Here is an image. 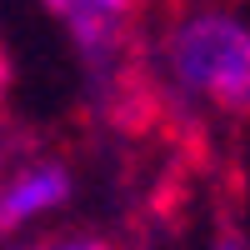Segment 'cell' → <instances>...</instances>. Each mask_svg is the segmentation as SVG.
Here are the masks:
<instances>
[{
  "label": "cell",
  "mask_w": 250,
  "mask_h": 250,
  "mask_svg": "<svg viewBox=\"0 0 250 250\" xmlns=\"http://www.w3.org/2000/svg\"><path fill=\"white\" fill-rule=\"evenodd\" d=\"M160 75L185 105L210 115H250V20L230 5L195 0L180 5L160 30Z\"/></svg>",
  "instance_id": "1"
},
{
  "label": "cell",
  "mask_w": 250,
  "mask_h": 250,
  "mask_svg": "<svg viewBox=\"0 0 250 250\" xmlns=\"http://www.w3.org/2000/svg\"><path fill=\"white\" fill-rule=\"evenodd\" d=\"M75 200V170L55 155L20 160L0 175V240L25 235L30 225L60 215Z\"/></svg>",
  "instance_id": "2"
},
{
  "label": "cell",
  "mask_w": 250,
  "mask_h": 250,
  "mask_svg": "<svg viewBox=\"0 0 250 250\" xmlns=\"http://www.w3.org/2000/svg\"><path fill=\"white\" fill-rule=\"evenodd\" d=\"M140 0H65V20L90 70H115V55L135 25Z\"/></svg>",
  "instance_id": "3"
},
{
  "label": "cell",
  "mask_w": 250,
  "mask_h": 250,
  "mask_svg": "<svg viewBox=\"0 0 250 250\" xmlns=\"http://www.w3.org/2000/svg\"><path fill=\"white\" fill-rule=\"evenodd\" d=\"M25 250H120L110 235H100V230H55L45 240H35Z\"/></svg>",
  "instance_id": "4"
},
{
  "label": "cell",
  "mask_w": 250,
  "mask_h": 250,
  "mask_svg": "<svg viewBox=\"0 0 250 250\" xmlns=\"http://www.w3.org/2000/svg\"><path fill=\"white\" fill-rule=\"evenodd\" d=\"M210 250H245V245H235V240H220V245H210Z\"/></svg>",
  "instance_id": "5"
}]
</instances>
